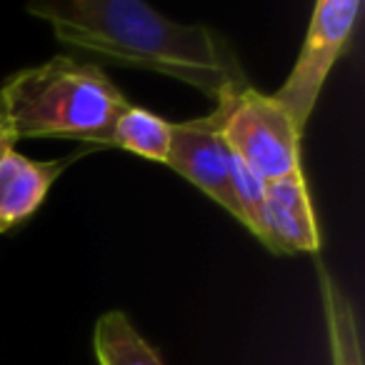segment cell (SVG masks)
Listing matches in <instances>:
<instances>
[{
    "mask_svg": "<svg viewBox=\"0 0 365 365\" xmlns=\"http://www.w3.org/2000/svg\"><path fill=\"white\" fill-rule=\"evenodd\" d=\"M233 195L238 203V223L245 225L263 243V208H265V180L255 175L248 165L233 155Z\"/></svg>",
    "mask_w": 365,
    "mask_h": 365,
    "instance_id": "obj_11",
    "label": "cell"
},
{
    "mask_svg": "<svg viewBox=\"0 0 365 365\" xmlns=\"http://www.w3.org/2000/svg\"><path fill=\"white\" fill-rule=\"evenodd\" d=\"M263 230V245L275 255L320 250V230L303 170L265 182Z\"/></svg>",
    "mask_w": 365,
    "mask_h": 365,
    "instance_id": "obj_6",
    "label": "cell"
},
{
    "mask_svg": "<svg viewBox=\"0 0 365 365\" xmlns=\"http://www.w3.org/2000/svg\"><path fill=\"white\" fill-rule=\"evenodd\" d=\"M16 135L0 125V233L28 220L51 193L68 160H33L16 150Z\"/></svg>",
    "mask_w": 365,
    "mask_h": 365,
    "instance_id": "obj_7",
    "label": "cell"
},
{
    "mask_svg": "<svg viewBox=\"0 0 365 365\" xmlns=\"http://www.w3.org/2000/svg\"><path fill=\"white\" fill-rule=\"evenodd\" d=\"M235 96L218 101L208 115L173 123L170 155L165 165L238 220V203L233 195V153L223 138L225 118Z\"/></svg>",
    "mask_w": 365,
    "mask_h": 365,
    "instance_id": "obj_5",
    "label": "cell"
},
{
    "mask_svg": "<svg viewBox=\"0 0 365 365\" xmlns=\"http://www.w3.org/2000/svg\"><path fill=\"white\" fill-rule=\"evenodd\" d=\"M3 123H6V120H3V113H0V125H3Z\"/></svg>",
    "mask_w": 365,
    "mask_h": 365,
    "instance_id": "obj_12",
    "label": "cell"
},
{
    "mask_svg": "<svg viewBox=\"0 0 365 365\" xmlns=\"http://www.w3.org/2000/svg\"><path fill=\"white\" fill-rule=\"evenodd\" d=\"M318 285L320 300H323L325 333H328L330 365H365L363 335H360L353 300L323 263H318Z\"/></svg>",
    "mask_w": 365,
    "mask_h": 365,
    "instance_id": "obj_8",
    "label": "cell"
},
{
    "mask_svg": "<svg viewBox=\"0 0 365 365\" xmlns=\"http://www.w3.org/2000/svg\"><path fill=\"white\" fill-rule=\"evenodd\" d=\"M360 11H363L360 0H318L315 3L293 71L288 73L283 86L273 93V101L293 118L300 133L305 130L318 106V98L335 61L348 48Z\"/></svg>",
    "mask_w": 365,
    "mask_h": 365,
    "instance_id": "obj_3",
    "label": "cell"
},
{
    "mask_svg": "<svg viewBox=\"0 0 365 365\" xmlns=\"http://www.w3.org/2000/svg\"><path fill=\"white\" fill-rule=\"evenodd\" d=\"M230 153L265 182L290 175L300 168L303 133L293 118L273 101V96L245 88L230 103L223 125Z\"/></svg>",
    "mask_w": 365,
    "mask_h": 365,
    "instance_id": "obj_4",
    "label": "cell"
},
{
    "mask_svg": "<svg viewBox=\"0 0 365 365\" xmlns=\"http://www.w3.org/2000/svg\"><path fill=\"white\" fill-rule=\"evenodd\" d=\"M170 128L173 123L145 108L128 106L118 118L113 130V145L130 150L153 163H168L170 155Z\"/></svg>",
    "mask_w": 365,
    "mask_h": 365,
    "instance_id": "obj_10",
    "label": "cell"
},
{
    "mask_svg": "<svg viewBox=\"0 0 365 365\" xmlns=\"http://www.w3.org/2000/svg\"><path fill=\"white\" fill-rule=\"evenodd\" d=\"M68 48L195 88L213 103L248 88L230 43L208 26L178 23L140 0H38L26 6Z\"/></svg>",
    "mask_w": 365,
    "mask_h": 365,
    "instance_id": "obj_1",
    "label": "cell"
},
{
    "mask_svg": "<svg viewBox=\"0 0 365 365\" xmlns=\"http://www.w3.org/2000/svg\"><path fill=\"white\" fill-rule=\"evenodd\" d=\"M128 106L98 63L73 56L23 68L0 88V113L16 140L71 138L113 145L115 123Z\"/></svg>",
    "mask_w": 365,
    "mask_h": 365,
    "instance_id": "obj_2",
    "label": "cell"
},
{
    "mask_svg": "<svg viewBox=\"0 0 365 365\" xmlns=\"http://www.w3.org/2000/svg\"><path fill=\"white\" fill-rule=\"evenodd\" d=\"M98 365H165L123 310H108L93 330Z\"/></svg>",
    "mask_w": 365,
    "mask_h": 365,
    "instance_id": "obj_9",
    "label": "cell"
}]
</instances>
